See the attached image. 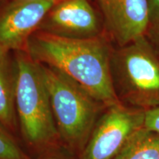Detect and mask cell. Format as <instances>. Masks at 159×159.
I'll return each mask as SVG.
<instances>
[{
    "label": "cell",
    "mask_w": 159,
    "mask_h": 159,
    "mask_svg": "<svg viewBox=\"0 0 159 159\" xmlns=\"http://www.w3.org/2000/svg\"><path fill=\"white\" fill-rule=\"evenodd\" d=\"M95 1H96V0H95Z\"/></svg>",
    "instance_id": "obj_18"
},
{
    "label": "cell",
    "mask_w": 159,
    "mask_h": 159,
    "mask_svg": "<svg viewBox=\"0 0 159 159\" xmlns=\"http://www.w3.org/2000/svg\"><path fill=\"white\" fill-rule=\"evenodd\" d=\"M144 127L150 130L159 133V107L145 112Z\"/></svg>",
    "instance_id": "obj_13"
},
{
    "label": "cell",
    "mask_w": 159,
    "mask_h": 159,
    "mask_svg": "<svg viewBox=\"0 0 159 159\" xmlns=\"http://www.w3.org/2000/svg\"><path fill=\"white\" fill-rule=\"evenodd\" d=\"M105 33L115 47L146 35L150 25L148 0H96Z\"/></svg>",
    "instance_id": "obj_8"
},
{
    "label": "cell",
    "mask_w": 159,
    "mask_h": 159,
    "mask_svg": "<svg viewBox=\"0 0 159 159\" xmlns=\"http://www.w3.org/2000/svg\"><path fill=\"white\" fill-rule=\"evenodd\" d=\"M7 1V0H0V7H1Z\"/></svg>",
    "instance_id": "obj_16"
},
{
    "label": "cell",
    "mask_w": 159,
    "mask_h": 159,
    "mask_svg": "<svg viewBox=\"0 0 159 159\" xmlns=\"http://www.w3.org/2000/svg\"><path fill=\"white\" fill-rule=\"evenodd\" d=\"M35 159H78L77 157L64 148L60 145L51 149Z\"/></svg>",
    "instance_id": "obj_12"
},
{
    "label": "cell",
    "mask_w": 159,
    "mask_h": 159,
    "mask_svg": "<svg viewBox=\"0 0 159 159\" xmlns=\"http://www.w3.org/2000/svg\"><path fill=\"white\" fill-rule=\"evenodd\" d=\"M13 52L15 106L19 136L38 158L62 144L41 66L26 51Z\"/></svg>",
    "instance_id": "obj_2"
},
{
    "label": "cell",
    "mask_w": 159,
    "mask_h": 159,
    "mask_svg": "<svg viewBox=\"0 0 159 159\" xmlns=\"http://www.w3.org/2000/svg\"><path fill=\"white\" fill-rule=\"evenodd\" d=\"M0 125L19 138L15 106V63L12 52L0 47Z\"/></svg>",
    "instance_id": "obj_9"
},
{
    "label": "cell",
    "mask_w": 159,
    "mask_h": 159,
    "mask_svg": "<svg viewBox=\"0 0 159 159\" xmlns=\"http://www.w3.org/2000/svg\"><path fill=\"white\" fill-rule=\"evenodd\" d=\"M150 25L159 23V0H148Z\"/></svg>",
    "instance_id": "obj_15"
},
{
    "label": "cell",
    "mask_w": 159,
    "mask_h": 159,
    "mask_svg": "<svg viewBox=\"0 0 159 159\" xmlns=\"http://www.w3.org/2000/svg\"><path fill=\"white\" fill-rule=\"evenodd\" d=\"M145 111L118 103L106 107L78 159H114L144 127Z\"/></svg>",
    "instance_id": "obj_5"
},
{
    "label": "cell",
    "mask_w": 159,
    "mask_h": 159,
    "mask_svg": "<svg viewBox=\"0 0 159 159\" xmlns=\"http://www.w3.org/2000/svg\"><path fill=\"white\" fill-rule=\"evenodd\" d=\"M114 45L106 34L75 40L35 32L25 50L39 63L52 67L106 105L120 103L111 75V57Z\"/></svg>",
    "instance_id": "obj_1"
},
{
    "label": "cell",
    "mask_w": 159,
    "mask_h": 159,
    "mask_svg": "<svg viewBox=\"0 0 159 159\" xmlns=\"http://www.w3.org/2000/svg\"><path fill=\"white\" fill-rule=\"evenodd\" d=\"M145 35L159 57V23L150 25Z\"/></svg>",
    "instance_id": "obj_14"
},
{
    "label": "cell",
    "mask_w": 159,
    "mask_h": 159,
    "mask_svg": "<svg viewBox=\"0 0 159 159\" xmlns=\"http://www.w3.org/2000/svg\"><path fill=\"white\" fill-rule=\"evenodd\" d=\"M57 1H58V0H57Z\"/></svg>",
    "instance_id": "obj_17"
},
{
    "label": "cell",
    "mask_w": 159,
    "mask_h": 159,
    "mask_svg": "<svg viewBox=\"0 0 159 159\" xmlns=\"http://www.w3.org/2000/svg\"><path fill=\"white\" fill-rule=\"evenodd\" d=\"M57 0H10L0 7V47L25 51L30 38Z\"/></svg>",
    "instance_id": "obj_7"
},
{
    "label": "cell",
    "mask_w": 159,
    "mask_h": 159,
    "mask_svg": "<svg viewBox=\"0 0 159 159\" xmlns=\"http://www.w3.org/2000/svg\"><path fill=\"white\" fill-rule=\"evenodd\" d=\"M0 159H35L21 148L14 135L0 125Z\"/></svg>",
    "instance_id": "obj_11"
},
{
    "label": "cell",
    "mask_w": 159,
    "mask_h": 159,
    "mask_svg": "<svg viewBox=\"0 0 159 159\" xmlns=\"http://www.w3.org/2000/svg\"><path fill=\"white\" fill-rule=\"evenodd\" d=\"M39 64L61 144L78 158L95 124L108 106L61 71Z\"/></svg>",
    "instance_id": "obj_3"
},
{
    "label": "cell",
    "mask_w": 159,
    "mask_h": 159,
    "mask_svg": "<svg viewBox=\"0 0 159 159\" xmlns=\"http://www.w3.org/2000/svg\"><path fill=\"white\" fill-rule=\"evenodd\" d=\"M114 159H159V133L139 129Z\"/></svg>",
    "instance_id": "obj_10"
},
{
    "label": "cell",
    "mask_w": 159,
    "mask_h": 159,
    "mask_svg": "<svg viewBox=\"0 0 159 159\" xmlns=\"http://www.w3.org/2000/svg\"><path fill=\"white\" fill-rule=\"evenodd\" d=\"M113 88L121 104L147 111L159 107V57L143 35L122 47L111 57Z\"/></svg>",
    "instance_id": "obj_4"
},
{
    "label": "cell",
    "mask_w": 159,
    "mask_h": 159,
    "mask_svg": "<svg viewBox=\"0 0 159 159\" xmlns=\"http://www.w3.org/2000/svg\"><path fill=\"white\" fill-rule=\"evenodd\" d=\"M37 31L75 40L94 39L105 34L102 16L91 0H58Z\"/></svg>",
    "instance_id": "obj_6"
}]
</instances>
